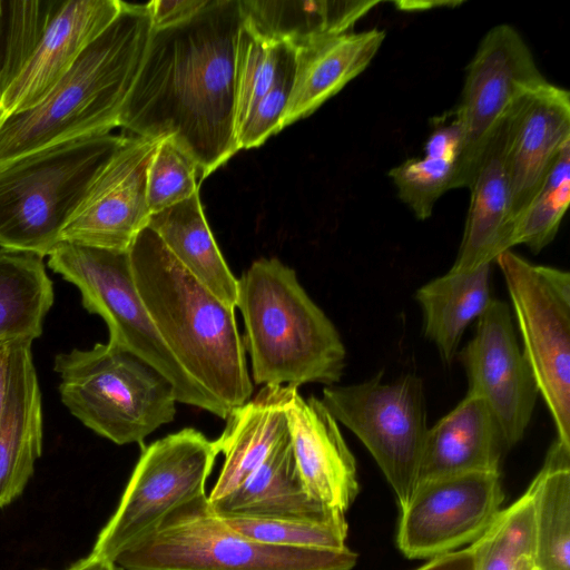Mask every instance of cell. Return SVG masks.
I'll use <instances>...</instances> for the list:
<instances>
[{"label":"cell","instance_id":"cell-1","mask_svg":"<svg viewBox=\"0 0 570 570\" xmlns=\"http://www.w3.org/2000/svg\"><path fill=\"white\" fill-rule=\"evenodd\" d=\"M239 0H208L191 19L153 30L118 127L169 138L207 177L238 150L234 59Z\"/></svg>","mask_w":570,"mask_h":570},{"label":"cell","instance_id":"cell-2","mask_svg":"<svg viewBox=\"0 0 570 570\" xmlns=\"http://www.w3.org/2000/svg\"><path fill=\"white\" fill-rule=\"evenodd\" d=\"M129 257L141 301L185 372L228 415L250 400L254 385L235 307L194 278L148 226Z\"/></svg>","mask_w":570,"mask_h":570},{"label":"cell","instance_id":"cell-3","mask_svg":"<svg viewBox=\"0 0 570 570\" xmlns=\"http://www.w3.org/2000/svg\"><path fill=\"white\" fill-rule=\"evenodd\" d=\"M153 32L147 6L122 1L114 22L46 98L0 127V166L38 149L118 127Z\"/></svg>","mask_w":570,"mask_h":570},{"label":"cell","instance_id":"cell-4","mask_svg":"<svg viewBox=\"0 0 570 570\" xmlns=\"http://www.w3.org/2000/svg\"><path fill=\"white\" fill-rule=\"evenodd\" d=\"M235 307L256 385L340 382L346 363L343 341L293 268L276 257L254 261L237 278Z\"/></svg>","mask_w":570,"mask_h":570},{"label":"cell","instance_id":"cell-5","mask_svg":"<svg viewBox=\"0 0 570 570\" xmlns=\"http://www.w3.org/2000/svg\"><path fill=\"white\" fill-rule=\"evenodd\" d=\"M126 136H86L0 166V247L40 257L61 233Z\"/></svg>","mask_w":570,"mask_h":570},{"label":"cell","instance_id":"cell-6","mask_svg":"<svg viewBox=\"0 0 570 570\" xmlns=\"http://www.w3.org/2000/svg\"><path fill=\"white\" fill-rule=\"evenodd\" d=\"M53 370L69 412L116 444H142L175 419L177 400L169 381L112 341L61 352Z\"/></svg>","mask_w":570,"mask_h":570},{"label":"cell","instance_id":"cell-7","mask_svg":"<svg viewBox=\"0 0 570 570\" xmlns=\"http://www.w3.org/2000/svg\"><path fill=\"white\" fill-rule=\"evenodd\" d=\"M357 560L340 550L288 548L253 540L217 515L208 495L171 511L121 551V570H350Z\"/></svg>","mask_w":570,"mask_h":570},{"label":"cell","instance_id":"cell-8","mask_svg":"<svg viewBox=\"0 0 570 570\" xmlns=\"http://www.w3.org/2000/svg\"><path fill=\"white\" fill-rule=\"evenodd\" d=\"M47 257L48 267L79 289L83 307L106 322L109 341L163 374L173 385L177 402L223 420L228 417L227 411L194 382L161 340L136 287L129 252L60 242Z\"/></svg>","mask_w":570,"mask_h":570},{"label":"cell","instance_id":"cell-9","mask_svg":"<svg viewBox=\"0 0 570 570\" xmlns=\"http://www.w3.org/2000/svg\"><path fill=\"white\" fill-rule=\"evenodd\" d=\"M522 340V354L557 429L570 446V274L511 249L497 258Z\"/></svg>","mask_w":570,"mask_h":570},{"label":"cell","instance_id":"cell-10","mask_svg":"<svg viewBox=\"0 0 570 570\" xmlns=\"http://www.w3.org/2000/svg\"><path fill=\"white\" fill-rule=\"evenodd\" d=\"M383 371L352 385H330L322 403L370 451L394 490L400 510L417 481L428 433L426 405L420 377L407 374L383 382Z\"/></svg>","mask_w":570,"mask_h":570},{"label":"cell","instance_id":"cell-11","mask_svg":"<svg viewBox=\"0 0 570 570\" xmlns=\"http://www.w3.org/2000/svg\"><path fill=\"white\" fill-rule=\"evenodd\" d=\"M218 454L215 441L194 428L146 446L90 554L114 562L171 511L206 494V481Z\"/></svg>","mask_w":570,"mask_h":570},{"label":"cell","instance_id":"cell-12","mask_svg":"<svg viewBox=\"0 0 570 570\" xmlns=\"http://www.w3.org/2000/svg\"><path fill=\"white\" fill-rule=\"evenodd\" d=\"M546 81L515 28L502 23L483 36L465 69L454 111L462 130L458 188H469L490 135L512 102Z\"/></svg>","mask_w":570,"mask_h":570},{"label":"cell","instance_id":"cell-13","mask_svg":"<svg viewBox=\"0 0 570 570\" xmlns=\"http://www.w3.org/2000/svg\"><path fill=\"white\" fill-rule=\"evenodd\" d=\"M499 472H469L420 481L401 509L400 550L433 558L474 542L502 510Z\"/></svg>","mask_w":570,"mask_h":570},{"label":"cell","instance_id":"cell-14","mask_svg":"<svg viewBox=\"0 0 570 570\" xmlns=\"http://www.w3.org/2000/svg\"><path fill=\"white\" fill-rule=\"evenodd\" d=\"M459 357L466 373L468 393L488 403L507 449L514 446L530 423L539 392L517 342L507 303L491 299Z\"/></svg>","mask_w":570,"mask_h":570},{"label":"cell","instance_id":"cell-15","mask_svg":"<svg viewBox=\"0 0 570 570\" xmlns=\"http://www.w3.org/2000/svg\"><path fill=\"white\" fill-rule=\"evenodd\" d=\"M158 141L126 137L91 184L60 242L129 252L150 217L147 171Z\"/></svg>","mask_w":570,"mask_h":570},{"label":"cell","instance_id":"cell-16","mask_svg":"<svg viewBox=\"0 0 570 570\" xmlns=\"http://www.w3.org/2000/svg\"><path fill=\"white\" fill-rule=\"evenodd\" d=\"M512 223L570 141V94L549 80L519 96L504 117Z\"/></svg>","mask_w":570,"mask_h":570},{"label":"cell","instance_id":"cell-17","mask_svg":"<svg viewBox=\"0 0 570 570\" xmlns=\"http://www.w3.org/2000/svg\"><path fill=\"white\" fill-rule=\"evenodd\" d=\"M121 10L119 0L63 1L30 58L0 96L6 119L40 104Z\"/></svg>","mask_w":570,"mask_h":570},{"label":"cell","instance_id":"cell-18","mask_svg":"<svg viewBox=\"0 0 570 570\" xmlns=\"http://www.w3.org/2000/svg\"><path fill=\"white\" fill-rule=\"evenodd\" d=\"M286 419L295 464L308 494L345 515L360 487L355 459L321 400L293 393Z\"/></svg>","mask_w":570,"mask_h":570},{"label":"cell","instance_id":"cell-19","mask_svg":"<svg viewBox=\"0 0 570 570\" xmlns=\"http://www.w3.org/2000/svg\"><path fill=\"white\" fill-rule=\"evenodd\" d=\"M385 39L379 28L348 31L296 47L292 92L281 130L306 118L371 63Z\"/></svg>","mask_w":570,"mask_h":570},{"label":"cell","instance_id":"cell-20","mask_svg":"<svg viewBox=\"0 0 570 570\" xmlns=\"http://www.w3.org/2000/svg\"><path fill=\"white\" fill-rule=\"evenodd\" d=\"M504 117L490 135L469 186L470 206L451 272H471L508 250L512 217L504 160Z\"/></svg>","mask_w":570,"mask_h":570},{"label":"cell","instance_id":"cell-21","mask_svg":"<svg viewBox=\"0 0 570 570\" xmlns=\"http://www.w3.org/2000/svg\"><path fill=\"white\" fill-rule=\"evenodd\" d=\"M504 450V436L492 410L483 399L468 393L428 429L417 483L459 473L499 472Z\"/></svg>","mask_w":570,"mask_h":570},{"label":"cell","instance_id":"cell-22","mask_svg":"<svg viewBox=\"0 0 570 570\" xmlns=\"http://www.w3.org/2000/svg\"><path fill=\"white\" fill-rule=\"evenodd\" d=\"M209 503L223 519L346 521L345 515L328 510L306 491L288 431L245 482Z\"/></svg>","mask_w":570,"mask_h":570},{"label":"cell","instance_id":"cell-23","mask_svg":"<svg viewBox=\"0 0 570 570\" xmlns=\"http://www.w3.org/2000/svg\"><path fill=\"white\" fill-rule=\"evenodd\" d=\"M297 390L263 386L245 404L233 410L215 441L224 461L208 500L215 502L245 482L288 431L286 406Z\"/></svg>","mask_w":570,"mask_h":570},{"label":"cell","instance_id":"cell-24","mask_svg":"<svg viewBox=\"0 0 570 570\" xmlns=\"http://www.w3.org/2000/svg\"><path fill=\"white\" fill-rule=\"evenodd\" d=\"M32 340L18 353L8 406L0 424V509L24 490L42 451V405Z\"/></svg>","mask_w":570,"mask_h":570},{"label":"cell","instance_id":"cell-25","mask_svg":"<svg viewBox=\"0 0 570 570\" xmlns=\"http://www.w3.org/2000/svg\"><path fill=\"white\" fill-rule=\"evenodd\" d=\"M380 1L239 0L243 24L262 39L299 47L315 39L353 31Z\"/></svg>","mask_w":570,"mask_h":570},{"label":"cell","instance_id":"cell-26","mask_svg":"<svg viewBox=\"0 0 570 570\" xmlns=\"http://www.w3.org/2000/svg\"><path fill=\"white\" fill-rule=\"evenodd\" d=\"M176 261L227 305L237 298V278L225 262L205 218L199 191L150 215L148 225Z\"/></svg>","mask_w":570,"mask_h":570},{"label":"cell","instance_id":"cell-27","mask_svg":"<svg viewBox=\"0 0 570 570\" xmlns=\"http://www.w3.org/2000/svg\"><path fill=\"white\" fill-rule=\"evenodd\" d=\"M490 275L491 264L471 272L449 271L416 291L424 334L438 347L444 362L453 360L464 331L491 302Z\"/></svg>","mask_w":570,"mask_h":570},{"label":"cell","instance_id":"cell-28","mask_svg":"<svg viewBox=\"0 0 570 570\" xmlns=\"http://www.w3.org/2000/svg\"><path fill=\"white\" fill-rule=\"evenodd\" d=\"M529 489L537 570H570V446L552 443Z\"/></svg>","mask_w":570,"mask_h":570},{"label":"cell","instance_id":"cell-29","mask_svg":"<svg viewBox=\"0 0 570 570\" xmlns=\"http://www.w3.org/2000/svg\"><path fill=\"white\" fill-rule=\"evenodd\" d=\"M462 130L454 117L435 125L421 158H409L389 170L399 198L420 220L428 219L439 198L458 188Z\"/></svg>","mask_w":570,"mask_h":570},{"label":"cell","instance_id":"cell-30","mask_svg":"<svg viewBox=\"0 0 570 570\" xmlns=\"http://www.w3.org/2000/svg\"><path fill=\"white\" fill-rule=\"evenodd\" d=\"M53 297L42 257L0 247V340L38 338Z\"/></svg>","mask_w":570,"mask_h":570},{"label":"cell","instance_id":"cell-31","mask_svg":"<svg viewBox=\"0 0 570 570\" xmlns=\"http://www.w3.org/2000/svg\"><path fill=\"white\" fill-rule=\"evenodd\" d=\"M475 570H535L534 512L531 490L501 510L470 544Z\"/></svg>","mask_w":570,"mask_h":570},{"label":"cell","instance_id":"cell-32","mask_svg":"<svg viewBox=\"0 0 570 570\" xmlns=\"http://www.w3.org/2000/svg\"><path fill=\"white\" fill-rule=\"evenodd\" d=\"M570 202V141L540 189L512 223L507 247L525 245L538 254L556 237Z\"/></svg>","mask_w":570,"mask_h":570},{"label":"cell","instance_id":"cell-33","mask_svg":"<svg viewBox=\"0 0 570 570\" xmlns=\"http://www.w3.org/2000/svg\"><path fill=\"white\" fill-rule=\"evenodd\" d=\"M63 0H0V92L32 55Z\"/></svg>","mask_w":570,"mask_h":570},{"label":"cell","instance_id":"cell-34","mask_svg":"<svg viewBox=\"0 0 570 570\" xmlns=\"http://www.w3.org/2000/svg\"><path fill=\"white\" fill-rule=\"evenodd\" d=\"M287 45L262 39L242 23L234 59L236 132L275 82Z\"/></svg>","mask_w":570,"mask_h":570},{"label":"cell","instance_id":"cell-35","mask_svg":"<svg viewBox=\"0 0 570 570\" xmlns=\"http://www.w3.org/2000/svg\"><path fill=\"white\" fill-rule=\"evenodd\" d=\"M244 535L273 546L340 550L346 548V521L225 519Z\"/></svg>","mask_w":570,"mask_h":570},{"label":"cell","instance_id":"cell-36","mask_svg":"<svg viewBox=\"0 0 570 570\" xmlns=\"http://www.w3.org/2000/svg\"><path fill=\"white\" fill-rule=\"evenodd\" d=\"M196 163L173 140L158 141L147 171L146 196L150 215L190 198L199 191Z\"/></svg>","mask_w":570,"mask_h":570},{"label":"cell","instance_id":"cell-37","mask_svg":"<svg viewBox=\"0 0 570 570\" xmlns=\"http://www.w3.org/2000/svg\"><path fill=\"white\" fill-rule=\"evenodd\" d=\"M296 48L287 45L277 77L271 89L254 105L236 132L238 150L258 147L281 131V122L292 92Z\"/></svg>","mask_w":570,"mask_h":570},{"label":"cell","instance_id":"cell-38","mask_svg":"<svg viewBox=\"0 0 570 570\" xmlns=\"http://www.w3.org/2000/svg\"><path fill=\"white\" fill-rule=\"evenodd\" d=\"M208 0H154L148 3L153 30L167 29L191 19Z\"/></svg>","mask_w":570,"mask_h":570},{"label":"cell","instance_id":"cell-39","mask_svg":"<svg viewBox=\"0 0 570 570\" xmlns=\"http://www.w3.org/2000/svg\"><path fill=\"white\" fill-rule=\"evenodd\" d=\"M26 340L31 338L9 337L0 340V424L10 397L17 356Z\"/></svg>","mask_w":570,"mask_h":570},{"label":"cell","instance_id":"cell-40","mask_svg":"<svg viewBox=\"0 0 570 570\" xmlns=\"http://www.w3.org/2000/svg\"><path fill=\"white\" fill-rule=\"evenodd\" d=\"M416 570H475V557L469 546L436 557Z\"/></svg>","mask_w":570,"mask_h":570},{"label":"cell","instance_id":"cell-41","mask_svg":"<svg viewBox=\"0 0 570 570\" xmlns=\"http://www.w3.org/2000/svg\"><path fill=\"white\" fill-rule=\"evenodd\" d=\"M66 570H121L115 562L89 554Z\"/></svg>","mask_w":570,"mask_h":570},{"label":"cell","instance_id":"cell-42","mask_svg":"<svg viewBox=\"0 0 570 570\" xmlns=\"http://www.w3.org/2000/svg\"><path fill=\"white\" fill-rule=\"evenodd\" d=\"M4 119H6V117L0 109V127H1L2 122L4 121Z\"/></svg>","mask_w":570,"mask_h":570},{"label":"cell","instance_id":"cell-43","mask_svg":"<svg viewBox=\"0 0 570 570\" xmlns=\"http://www.w3.org/2000/svg\"><path fill=\"white\" fill-rule=\"evenodd\" d=\"M0 96H1V92H0Z\"/></svg>","mask_w":570,"mask_h":570},{"label":"cell","instance_id":"cell-44","mask_svg":"<svg viewBox=\"0 0 570 570\" xmlns=\"http://www.w3.org/2000/svg\"><path fill=\"white\" fill-rule=\"evenodd\" d=\"M537 570V569H535Z\"/></svg>","mask_w":570,"mask_h":570}]
</instances>
